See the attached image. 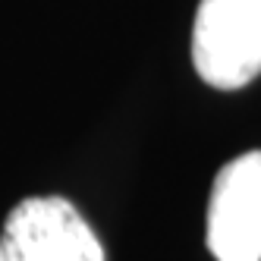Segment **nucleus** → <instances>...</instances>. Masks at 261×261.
<instances>
[{"mask_svg": "<svg viewBox=\"0 0 261 261\" xmlns=\"http://www.w3.org/2000/svg\"><path fill=\"white\" fill-rule=\"evenodd\" d=\"M208 249L217 261H261V151L230 161L208 201Z\"/></svg>", "mask_w": 261, "mask_h": 261, "instance_id": "nucleus-3", "label": "nucleus"}, {"mask_svg": "<svg viewBox=\"0 0 261 261\" xmlns=\"http://www.w3.org/2000/svg\"><path fill=\"white\" fill-rule=\"evenodd\" d=\"M192 63L220 91L261 76V0H201L192 25Z\"/></svg>", "mask_w": 261, "mask_h": 261, "instance_id": "nucleus-1", "label": "nucleus"}, {"mask_svg": "<svg viewBox=\"0 0 261 261\" xmlns=\"http://www.w3.org/2000/svg\"><path fill=\"white\" fill-rule=\"evenodd\" d=\"M0 261H104V246L66 198L38 195L10 211Z\"/></svg>", "mask_w": 261, "mask_h": 261, "instance_id": "nucleus-2", "label": "nucleus"}]
</instances>
